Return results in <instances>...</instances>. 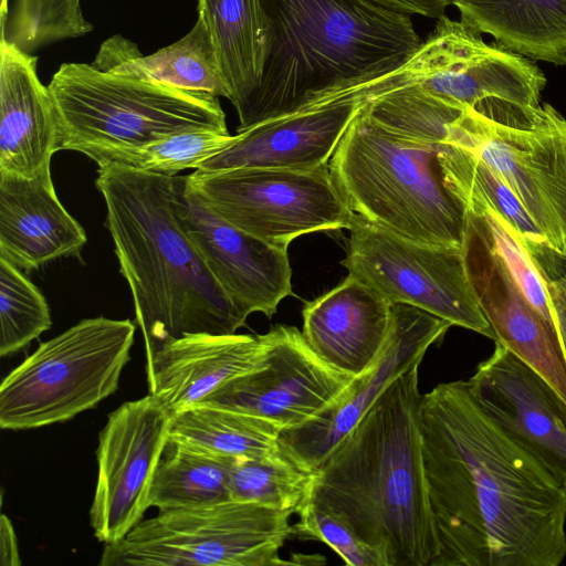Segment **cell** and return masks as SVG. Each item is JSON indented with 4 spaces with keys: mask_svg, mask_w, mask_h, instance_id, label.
Returning <instances> with one entry per match:
<instances>
[{
    "mask_svg": "<svg viewBox=\"0 0 566 566\" xmlns=\"http://www.w3.org/2000/svg\"><path fill=\"white\" fill-rule=\"evenodd\" d=\"M448 144L482 159L523 205L549 245L566 254V118L552 105L488 98L463 111Z\"/></svg>",
    "mask_w": 566,
    "mask_h": 566,
    "instance_id": "obj_8",
    "label": "cell"
},
{
    "mask_svg": "<svg viewBox=\"0 0 566 566\" xmlns=\"http://www.w3.org/2000/svg\"><path fill=\"white\" fill-rule=\"evenodd\" d=\"M313 473L280 448L251 459H237L230 478L231 500L296 513L306 501Z\"/></svg>",
    "mask_w": 566,
    "mask_h": 566,
    "instance_id": "obj_29",
    "label": "cell"
},
{
    "mask_svg": "<svg viewBox=\"0 0 566 566\" xmlns=\"http://www.w3.org/2000/svg\"><path fill=\"white\" fill-rule=\"evenodd\" d=\"M49 88L61 119V150L91 159L191 128L228 130L219 97L63 63Z\"/></svg>",
    "mask_w": 566,
    "mask_h": 566,
    "instance_id": "obj_6",
    "label": "cell"
},
{
    "mask_svg": "<svg viewBox=\"0 0 566 566\" xmlns=\"http://www.w3.org/2000/svg\"><path fill=\"white\" fill-rule=\"evenodd\" d=\"M460 21L534 61L566 64V0H451Z\"/></svg>",
    "mask_w": 566,
    "mask_h": 566,
    "instance_id": "obj_25",
    "label": "cell"
},
{
    "mask_svg": "<svg viewBox=\"0 0 566 566\" xmlns=\"http://www.w3.org/2000/svg\"><path fill=\"white\" fill-rule=\"evenodd\" d=\"M170 421V412L150 394L108 415L98 436V472L90 509L97 541L117 543L142 521Z\"/></svg>",
    "mask_w": 566,
    "mask_h": 566,
    "instance_id": "obj_12",
    "label": "cell"
},
{
    "mask_svg": "<svg viewBox=\"0 0 566 566\" xmlns=\"http://www.w3.org/2000/svg\"><path fill=\"white\" fill-rule=\"evenodd\" d=\"M38 56L0 40V172L33 178L61 150V119Z\"/></svg>",
    "mask_w": 566,
    "mask_h": 566,
    "instance_id": "obj_19",
    "label": "cell"
},
{
    "mask_svg": "<svg viewBox=\"0 0 566 566\" xmlns=\"http://www.w3.org/2000/svg\"><path fill=\"white\" fill-rule=\"evenodd\" d=\"M0 355H12L52 325L45 297L24 273L0 258Z\"/></svg>",
    "mask_w": 566,
    "mask_h": 566,
    "instance_id": "obj_32",
    "label": "cell"
},
{
    "mask_svg": "<svg viewBox=\"0 0 566 566\" xmlns=\"http://www.w3.org/2000/svg\"><path fill=\"white\" fill-rule=\"evenodd\" d=\"M186 182L223 220L286 250L303 234L348 229L354 214L328 165L315 169H196L186 175Z\"/></svg>",
    "mask_w": 566,
    "mask_h": 566,
    "instance_id": "obj_10",
    "label": "cell"
},
{
    "mask_svg": "<svg viewBox=\"0 0 566 566\" xmlns=\"http://www.w3.org/2000/svg\"><path fill=\"white\" fill-rule=\"evenodd\" d=\"M178 220L209 272L248 317L262 313L271 318L279 304L292 295L287 250L249 234L219 217L175 176Z\"/></svg>",
    "mask_w": 566,
    "mask_h": 566,
    "instance_id": "obj_15",
    "label": "cell"
},
{
    "mask_svg": "<svg viewBox=\"0 0 566 566\" xmlns=\"http://www.w3.org/2000/svg\"><path fill=\"white\" fill-rule=\"evenodd\" d=\"M235 460L168 438L150 485L149 507L161 511L230 501V478Z\"/></svg>",
    "mask_w": 566,
    "mask_h": 566,
    "instance_id": "obj_26",
    "label": "cell"
},
{
    "mask_svg": "<svg viewBox=\"0 0 566 566\" xmlns=\"http://www.w3.org/2000/svg\"><path fill=\"white\" fill-rule=\"evenodd\" d=\"M293 513L252 502L168 509L104 544L101 566H270L292 535Z\"/></svg>",
    "mask_w": 566,
    "mask_h": 566,
    "instance_id": "obj_9",
    "label": "cell"
},
{
    "mask_svg": "<svg viewBox=\"0 0 566 566\" xmlns=\"http://www.w3.org/2000/svg\"><path fill=\"white\" fill-rule=\"evenodd\" d=\"M95 186L119 271L134 301L146 360L188 334H234L247 317L209 272L181 227L175 176L105 164Z\"/></svg>",
    "mask_w": 566,
    "mask_h": 566,
    "instance_id": "obj_3",
    "label": "cell"
},
{
    "mask_svg": "<svg viewBox=\"0 0 566 566\" xmlns=\"http://www.w3.org/2000/svg\"><path fill=\"white\" fill-rule=\"evenodd\" d=\"M296 513L300 520L292 525L293 536L325 543L348 566H387L381 554L365 543L349 525L312 501H304Z\"/></svg>",
    "mask_w": 566,
    "mask_h": 566,
    "instance_id": "obj_33",
    "label": "cell"
},
{
    "mask_svg": "<svg viewBox=\"0 0 566 566\" xmlns=\"http://www.w3.org/2000/svg\"><path fill=\"white\" fill-rule=\"evenodd\" d=\"M234 139L228 130L191 128L174 133L142 146L112 150L97 156L101 166L115 164L165 176L199 169Z\"/></svg>",
    "mask_w": 566,
    "mask_h": 566,
    "instance_id": "obj_30",
    "label": "cell"
},
{
    "mask_svg": "<svg viewBox=\"0 0 566 566\" xmlns=\"http://www.w3.org/2000/svg\"><path fill=\"white\" fill-rule=\"evenodd\" d=\"M451 326L421 308L392 305L390 333L377 364L355 377L345 391L316 417L281 431V450L298 467L313 473L387 387L400 375L420 366L429 347L441 342Z\"/></svg>",
    "mask_w": 566,
    "mask_h": 566,
    "instance_id": "obj_14",
    "label": "cell"
},
{
    "mask_svg": "<svg viewBox=\"0 0 566 566\" xmlns=\"http://www.w3.org/2000/svg\"><path fill=\"white\" fill-rule=\"evenodd\" d=\"M419 366L397 377L313 472L306 500L349 525L387 566H432Z\"/></svg>",
    "mask_w": 566,
    "mask_h": 566,
    "instance_id": "obj_2",
    "label": "cell"
},
{
    "mask_svg": "<svg viewBox=\"0 0 566 566\" xmlns=\"http://www.w3.org/2000/svg\"><path fill=\"white\" fill-rule=\"evenodd\" d=\"M198 15L210 31L240 117L259 90L273 43V27L262 0H198Z\"/></svg>",
    "mask_w": 566,
    "mask_h": 566,
    "instance_id": "obj_24",
    "label": "cell"
},
{
    "mask_svg": "<svg viewBox=\"0 0 566 566\" xmlns=\"http://www.w3.org/2000/svg\"><path fill=\"white\" fill-rule=\"evenodd\" d=\"M367 96L348 92L238 130L233 142L199 169H315L327 166Z\"/></svg>",
    "mask_w": 566,
    "mask_h": 566,
    "instance_id": "obj_18",
    "label": "cell"
},
{
    "mask_svg": "<svg viewBox=\"0 0 566 566\" xmlns=\"http://www.w3.org/2000/svg\"><path fill=\"white\" fill-rule=\"evenodd\" d=\"M463 254L495 340L554 389L566 406V349L558 332L526 298L495 250L481 217L467 212Z\"/></svg>",
    "mask_w": 566,
    "mask_h": 566,
    "instance_id": "obj_16",
    "label": "cell"
},
{
    "mask_svg": "<svg viewBox=\"0 0 566 566\" xmlns=\"http://www.w3.org/2000/svg\"><path fill=\"white\" fill-rule=\"evenodd\" d=\"M439 161L447 187L465 211L491 207L512 224L526 244L548 243L517 197L474 153L458 145H442Z\"/></svg>",
    "mask_w": 566,
    "mask_h": 566,
    "instance_id": "obj_28",
    "label": "cell"
},
{
    "mask_svg": "<svg viewBox=\"0 0 566 566\" xmlns=\"http://www.w3.org/2000/svg\"><path fill=\"white\" fill-rule=\"evenodd\" d=\"M261 335L188 334L146 360L149 394L174 413L263 363Z\"/></svg>",
    "mask_w": 566,
    "mask_h": 566,
    "instance_id": "obj_22",
    "label": "cell"
},
{
    "mask_svg": "<svg viewBox=\"0 0 566 566\" xmlns=\"http://www.w3.org/2000/svg\"><path fill=\"white\" fill-rule=\"evenodd\" d=\"M280 432L259 417L199 402L171 416L169 439L217 455L251 459L274 451Z\"/></svg>",
    "mask_w": 566,
    "mask_h": 566,
    "instance_id": "obj_27",
    "label": "cell"
},
{
    "mask_svg": "<svg viewBox=\"0 0 566 566\" xmlns=\"http://www.w3.org/2000/svg\"><path fill=\"white\" fill-rule=\"evenodd\" d=\"M539 266L566 296V254L562 255L555 250H552L541 261Z\"/></svg>",
    "mask_w": 566,
    "mask_h": 566,
    "instance_id": "obj_36",
    "label": "cell"
},
{
    "mask_svg": "<svg viewBox=\"0 0 566 566\" xmlns=\"http://www.w3.org/2000/svg\"><path fill=\"white\" fill-rule=\"evenodd\" d=\"M91 64L104 72L229 99L210 31L199 15L186 35L149 55L123 35H112L101 44Z\"/></svg>",
    "mask_w": 566,
    "mask_h": 566,
    "instance_id": "obj_23",
    "label": "cell"
},
{
    "mask_svg": "<svg viewBox=\"0 0 566 566\" xmlns=\"http://www.w3.org/2000/svg\"><path fill=\"white\" fill-rule=\"evenodd\" d=\"M93 29L84 17L82 0H13L0 24V40L31 54L48 44L84 36Z\"/></svg>",
    "mask_w": 566,
    "mask_h": 566,
    "instance_id": "obj_31",
    "label": "cell"
},
{
    "mask_svg": "<svg viewBox=\"0 0 566 566\" xmlns=\"http://www.w3.org/2000/svg\"><path fill=\"white\" fill-rule=\"evenodd\" d=\"M8 13H9V1L8 0H1V6H0V24H2L6 21Z\"/></svg>",
    "mask_w": 566,
    "mask_h": 566,
    "instance_id": "obj_37",
    "label": "cell"
},
{
    "mask_svg": "<svg viewBox=\"0 0 566 566\" xmlns=\"http://www.w3.org/2000/svg\"><path fill=\"white\" fill-rule=\"evenodd\" d=\"M130 319L85 318L43 342L0 386V427L64 422L113 395L130 359Z\"/></svg>",
    "mask_w": 566,
    "mask_h": 566,
    "instance_id": "obj_7",
    "label": "cell"
},
{
    "mask_svg": "<svg viewBox=\"0 0 566 566\" xmlns=\"http://www.w3.org/2000/svg\"><path fill=\"white\" fill-rule=\"evenodd\" d=\"M423 473L439 553L432 566H558L566 484L500 427L468 382L422 395Z\"/></svg>",
    "mask_w": 566,
    "mask_h": 566,
    "instance_id": "obj_1",
    "label": "cell"
},
{
    "mask_svg": "<svg viewBox=\"0 0 566 566\" xmlns=\"http://www.w3.org/2000/svg\"><path fill=\"white\" fill-rule=\"evenodd\" d=\"M302 334L337 370L357 377L373 368L386 346L392 305L359 280L347 277L305 304Z\"/></svg>",
    "mask_w": 566,
    "mask_h": 566,
    "instance_id": "obj_20",
    "label": "cell"
},
{
    "mask_svg": "<svg viewBox=\"0 0 566 566\" xmlns=\"http://www.w3.org/2000/svg\"><path fill=\"white\" fill-rule=\"evenodd\" d=\"M87 241L82 226L56 196L51 167L33 178L0 172V258L32 272L61 258L78 256Z\"/></svg>",
    "mask_w": 566,
    "mask_h": 566,
    "instance_id": "obj_21",
    "label": "cell"
},
{
    "mask_svg": "<svg viewBox=\"0 0 566 566\" xmlns=\"http://www.w3.org/2000/svg\"><path fill=\"white\" fill-rule=\"evenodd\" d=\"M348 275L384 296L495 340L470 281L463 248L407 240L353 214Z\"/></svg>",
    "mask_w": 566,
    "mask_h": 566,
    "instance_id": "obj_11",
    "label": "cell"
},
{
    "mask_svg": "<svg viewBox=\"0 0 566 566\" xmlns=\"http://www.w3.org/2000/svg\"><path fill=\"white\" fill-rule=\"evenodd\" d=\"M261 336L263 363L199 402L259 417L283 431L316 417L355 378L318 357L296 327L276 325Z\"/></svg>",
    "mask_w": 566,
    "mask_h": 566,
    "instance_id": "obj_13",
    "label": "cell"
},
{
    "mask_svg": "<svg viewBox=\"0 0 566 566\" xmlns=\"http://www.w3.org/2000/svg\"><path fill=\"white\" fill-rule=\"evenodd\" d=\"M273 43L238 130L303 109L327 91L388 72L420 46L411 17L365 0H262Z\"/></svg>",
    "mask_w": 566,
    "mask_h": 566,
    "instance_id": "obj_4",
    "label": "cell"
},
{
    "mask_svg": "<svg viewBox=\"0 0 566 566\" xmlns=\"http://www.w3.org/2000/svg\"><path fill=\"white\" fill-rule=\"evenodd\" d=\"M0 565H21L17 534L6 514H2L0 518Z\"/></svg>",
    "mask_w": 566,
    "mask_h": 566,
    "instance_id": "obj_35",
    "label": "cell"
},
{
    "mask_svg": "<svg viewBox=\"0 0 566 566\" xmlns=\"http://www.w3.org/2000/svg\"><path fill=\"white\" fill-rule=\"evenodd\" d=\"M384 9L408 15L439 19L451 4V0H365Z\"/></svg>",
    "mask_w": 566,
    "mask_h": 566,
    "instance_id": "obj_34",
    "label": "cell"
},
{
    "mask_svg": "<svg viewBox=\"0 0 566 566\" xmlns=\"http://www.w3.org/2000/svg\"><path fill=\"white\" fill-rule=\"evenodd\" d=\"M363 107L328 163L347 207L400 238L463 248L467 213L444 182L440 146L400 137Z\"/></svg>",
    "mask_w": 566,
    "mask_h": 566,
    "instance_id": "obj_5",
    "label": "cell"
},
{
    "mask_svg": "<svg viewBox=\"0 0 566 566\" xmlns=\"http://www.w3.org/2000/svg\"><path fill=\"white\" fill-rule=\"evenodd\" d=\"M467 382L482 409L566 484V406L545 379L495 342Z\"/></svg>",
    "mask_w": 566,
    "mask_h": 566,
    "instance_id": "obj_17",
    "label": "cell"
}]
</instances>
